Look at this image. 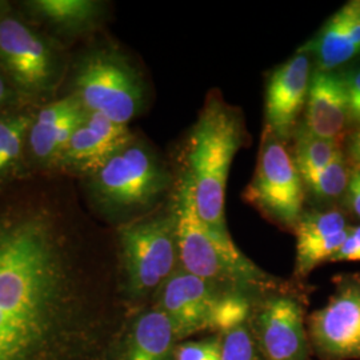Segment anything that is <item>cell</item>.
Instances as JSON below:
<instances>
[{"label": "cell", "mask_w": 360, "mask_h": 360, "mask_svg": "<svg viewBox=\"0 0 360 360\" xmlns=\"http://www.w3.org/2000/svg\"><path fill=\"white\" fill-rule=\"evenodd\" d=\"M70 279L52 223L0 219V360H38L63 321Z\"/></svg>", "instance_id": "obj_1"}, {"label": "cell", "mask_w": 360, "mask_h": 360, "mask_svg": "<svg viewBox=\"0 0 360 360\" xmlns=\"http://www.w3.org/2000/svg\"><path fill=\"white\" fill-rule=\"evenodd\" d=\"M243 136L242 116L214 92L207 98L187 142L183 176L191 186L200 219L221 232H229L224 215L227 180Z\"/></svg>", "instance_id": "obj_2"}, {"label": "cell", "mask_w": 360, "mask_h": 360, "mask_svg": "<svg viewBox=\"0 0 360 360\" xmlns=\"http://www.w3.org/2000/svg\"><path fill=\"white\" fill-rule=\"evenodd\" d=\"M178 254L183 270L215 285L220 291L271 288L274 279L236 247L230 232L205 223L198 211L190 183L183 176L175 195Z\"/></svg>", "instance_id": "obj_3"}, {"label": "cell", "mask_w": 360, "mask_h": 360, "mask_svg": "<svg viewBox=\"0 0 360 360\" xmlns=\"http://www.w3.org/2000/svg\"><path fill=\"white\" fill-rule=\"evenodd\" d=\"M119 235L129 294L142 297L165 283L179 262L174 207L168 214L123 226Z\"/></svg>", "instance_id": "obj_4"}, {"label": "cell", "mask_w": 360, "mask_h": 360, "mask_svg": "<svg viewBox=\"0 0 360 360\" xmlns=\"http://www.w3.org/2000/svg\"><path fill=\"white\" fill-rule=\"evenodd\" d=\"M306 187L292 155L283 142L264 129L254 178L243 199L278 226L295 230L303 215Z\"/></svg>", "instance_id": "obj_5"}, {"label": "cell", "mask_w": 360, "mask_h": 360, "mask_svg": "<svg viewBox=\"0 0 360 360\" xmlns=\"http://www.w3.org/2000/svg\"><path fill=\"white\" fill-rule=\"evenodd\" d=\"M77 99L89 112H98L127 126L141 112L144 91L136 71L119 55L99 52L89 58L77 77Z\"/></svg>", "instance_id": "obj_6"}, {"label": "cell", "mask_w": 360, "mask_h": 360, "mask_svg": "<svg viewBox=\"0 0 360 360\" xmlns=\"http://www.w3.org/2000/svg\"><path fill=\"white\" fill-rule=\"evenodd\" d=\"M168 175L142 144L129 143L95 174V190L105 206L136 210L153 205L167 188Z\"/></svg>", "instance_id": "obj_7"}, {"label": "cell", "mask_w": 360, "mask_h": 360, "mask_svg": "<svg viewBox=\"0 0 360 360\" xmlns=\"http://www.w3.org/2000/svg\"><path fill=\"white\" fill-rule=\"evenodd\" d=\"M311 342L330 360L360 359V275L345 276L309 321Z\"/></svg>", "instance_id": "obj_8"}, {"label": "cell", "mask_w": 360, "mask_h": 360, "mask_svg": "<svg viewBox=\"0 0 360 360\" xmlns=\"http://www.w3.org/2000/svg\"><path fill=\"white\" fill-rule=\"evenodd\" d=\"M309 52L299 50L283 65L276 67L267 79L266 87V131L285 142L295 132L297 119L309 96L311 83Z\"/></svg>", "instance_id": "obj_9"}, {"label": "cell", "mask_w": 360, "mask_h": 360, "mask_svg": "<svg viewBox=\"0 0 360 360\" xmlns=\"http://www.w3.org/2000/svg\"><path fill=\"white\" fill-rule=\"evenodd\" d=\"M252 334L266 360H309L303 309L290 296H272L262 304Z\"/></svg>", "instance_id": "obj_10"}, {"label": "cell", "mask_w": 360, "mask_h": 360, "mask_svg": "<svg viewBox=\"0 0 360 360\" xmlns=\"http://www.w3.org/2000/svg\"><path fill=\"white\" fill-rule=\"evenodd\" d=\"M220 291L215 285L183 269L174 271L162 284L159 309L172 323L178 339L210 330V321Z\"/></svg>", "instance_id": "obj_11"}, {"label": "cell", "mask_w": 360, "mask_h": 360, "mask_svg": "<svg viewBox=\"0 0 360 360\" xmlns=\"http://www.w3.org/2000/svg\"><path fill=\"white\" fill-rule=\"evenodd\" d=\"M0 62L25 90L41 91L51 82L52 55L47 44L16 19L0 20Z\"/></svg>", "instance_id": "obj_12"}, {"label": "cell", "mask_w": 360, "mask_h": 360, "mask_svg": "<svg viewBox=\"0 0 360 360\" xmlns=\"http://www.w3.org/2000/svg\"><path fill=\"white\" fill-rule=\"evenodd\" d=\"M347 124V92L343 77L334 71L312 72L300 129L312 136L342 143Z\"/></svg>", "instance_id": "obj_13"}, {"label": "cell", "mask_w": 360, "mask_h": 360, "mask_svg": "<svg viewBox=\"0 0 360 360\" xmlns=\"http://www.w3.org/2000/svg\"><path fill=\"white\" fill-rule=\"evenodd\" d=\"M316 59V71H334L360 53V0L335 13L307 47Z\"/></svg>", "instance_id": "obj_14"}, {"label": "cell", "mask_w": 360, "mask_h": 360, "mask_svg": "<svg viewBox=\"0 0 360 360\" xmlns=\"http://www.w3.org/2000/svg\"><path fill=\"white\" fill-rule=\"evenodd\" d=\"M176 340L167 315L159 309L148 311L134 323L123 360H171Z\"/></svg>", "instance_id": "obj_15"}, {"label": "cell", "mask_w": 360, "mask_h": 360, "mask_svg": "<svg viewBox=\"0 0 360 360\" xmlns=\"http://www.w3.org/2000/svg\"><path fill=\"white\" fill-rule=\"evenodd\" d=\"M124 147L126 146L105 139L83 122V124L72 135L62 158H65V162L95 175L116 153Z\"/></svg>", "instance_id": "obj_16"}, {"label": "cell", "mask_w": 360, "mask_h": 360, "mask_svg": "<svg viewBox=\"0 0 360 360\" xmlns=\"http://www.w3.org/2000/svg\"><path fill=\"white\" fill-rule=\"evenodd\" d=\"M340 153V143L312 136L304 129H296L292 158L304 184L321 174Z\"/></svg>", "instance_id": "obj_17"}, {"label": "cell", "mask_w": 360, "mask_h": 360, "mask_svg": "<svg viewBox=\"0 0 360 360\" xmlns=\"http://www.w3.org/2000/svg\"><path fill=\"white\" fill-rule=\"evenodd\" d=\"M349 227L343 231L326 236L296 238V276H307L311 271L324 262H331L349 235Z\"/></svg>", "instance_id": "obj_18"}, {"label": "cell", "mask_w": 360, "mask_h": 360, "mask_svg": "<svg viewBox=\"0 0 360 360\" xmlns=\"http://www.w3.org/2000/svg\"><path fill=\"white\" fill-rule=\"evenodd\" d=\"M32 7L40 16L62 27H84L98 16L99 6L90 0H39Z\"/></svg>", "instance_id": "obj_19"}, {"label": "cell", "mask_w": 360, "mask_h": 360, "mask_svg": "<svg viewBox=\"0 0 360 360\" xmlns=\"http://www.w3.org/2000/svg\"><path fill=\"white\" fill-rule=\"evenodd\" d=\"M251 315V302L245 292L223 291L212 311L210 330L227 334L247 324Z\"/></svg>", "instance_id": "obj_20"}, {"label": "cell", "mask_w": 360, "mask_h": 360, "mask_svg": "<svg viewBox=\"0 0 360 360\" xmlns=\"http://www.w3.org/2000/svg\"><path fill=\"white\" fill-rule=\"evenodd\" d=\"M349 175L347 160L342 151L321 174L304 184L306 193L319 202L334 200L347 190Z\"/></svg>", "instance_id": "obj_21"}, {"label": "cell", "mask_w": 360, "mask_h": 360, "mask_svg": "<svg viewBox=\"0 0 360 360\" xmlns=\"http://www.w3.org/2000/svg\"><path fill=\"white\" fill-rule=\"evenodd\" d=\"M223 338L221 360H266L257 347L252 330L245 324Z\"/></svg>", "instance_id": "obj_22"}, {"label": "cell", "mask_w": 360, "mask_h": 360, "mask_svg": "<svg viewBox=\"0 0 360 360\" xmlns=\"http://www.w3.org/2000/svg\"><path fill=\"white\" fill-rule=\"evenodd\" d=\"M223 338L212 336L203 340L186 342L175 347V360H221Z\"/></svg>", "instance_id": "obj_23"}, {"label": "cell", "mask_w": 360, "mask_h": 360, "mask_svg": "<svg viewBox=\"0 0 360 360\" xmlns=\"http://www.w3.org/2000/svg\"><path fill=\"white\" fill-rule=\"evenodd\" d=\"M30 126H31V120L26 117L23 123L8 138V141L0 147V174L4 172L7 168H10V166H13V163L18 160V158L20 156L23 141Z\"/></svg>", "instance_id": "obj_24"}, {"label": "cell", "mask_w": 360, "mask_h": 360, "mask_svg": "<svg viewBox=\"0 0 360 360\" xmlns=\"http://www.w3.org/2000/svg\"><path fill=\"white\" fill-rule=\"evenodd\" d=\"M342 77L347 92L348 123L360 127V70Z\"/></svg>", "instance_id": "obj_25"}, {"label": "cell", "mask_w": 360, "mask_h": 360, "mask_svg": "<svg viewBox=\"0 0 360 360\" xmlns=\"http://www.w3.org/2000/svg\"><path fill=\"white\" fill-rule=\"evenodd\" d=\"M331 262H360V226L349 230L346 242Z\"/></svg>", "instance_id": "obj_26"}, {"label": "cell", "mask_w": 360, "mask_h": 360, "mask_svg": "<svg viewBox=\"0 0 360 360\" xmlns=\"http://www.w3.org/2000/svg\"><path fill=\"white\" fill-rule=\"evenodd\" d=\"M348 205L360 218V171H352L347 186Z\"/></svg>", "instance_id": "obj_27"}, {"label": "cell", "mask_w": 360, "mask_h": 360, "mask_svg": "<svg viewBox=\"0 0 360 360\" xmlns=\"http://www.w3.org/2000/svg\"><path fill=\"white\" fill-rule=\"evenodd\" d=\"M347 150L349 162L355 167V171H360V127L349 136Z\"/></svg>", "instance_id": "obj_28"}, {"label": "cell", "mask_w": 360, "mask_h": 360, "mask_svg": "<svg viewBox=\"0 0 360 360\" xmlns=\"http://www.w3.org/2000/svg\"><path fill=\"white\" fill-rule=\"evenodd\" d=\"M25 119H26V116H19V117L7 119V120H0V147L8 141V138L23 123Z\"/></svg>", "instance_id": "obj_29"}, {"label": "cell", "mask_w": 360, "mask_h": 360, "mask_svg": "<svg viewBox=\"0 0 360 360\" xmlns=\"http://www.w3.org/2000/svg\"><path fill=\"white\" fill-rule=\"evenodd\" d=\"M6 86H4V83H3V80L0 79V102H3L4 101V98H6Z\"/></svg>", "instance_id": "obj_30"}]
</instances>
